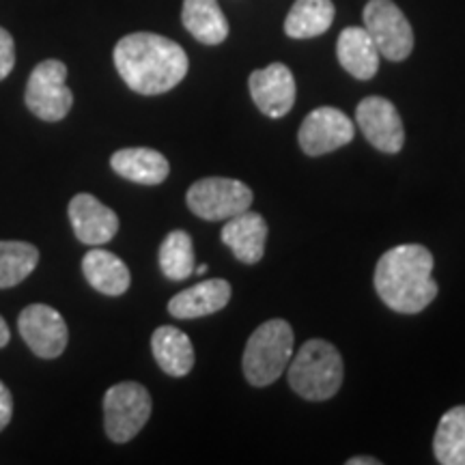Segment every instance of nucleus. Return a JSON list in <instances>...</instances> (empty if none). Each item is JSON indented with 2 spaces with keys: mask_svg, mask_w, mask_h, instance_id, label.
<instances>
[{
  "mask_svg": "<svg viewBox=\"0 0 465 465\" xmlns=\"http://www.w3.org/2000/svg\"><path fill=\"white\" fill-rule=\"evenodd\" d=\"M223 242L235 254L237 261L254 265L263 259L267 242V224L261 213L243 212L240 216L226 220L223 229Z\"/></svg>",
  "mask_w": 465,
  "mask_h": 465,
  "instance_id": "4468645a",
  "label": "nucleus"
},
{
  "mask_svg": "<svg viewBox=\"0 0 465 465\" xmlns=\"http://www.w3.org/2000/svg\"><path fill=\"white\" fill-rule=\"evenodd\" d=\"M336 56L341 65L358 80H371L380 69V50L364 26H349L339 35Z\"/></svg>",
  "mask_w": 465,
  "mask_h": 465,
  "instance_id": "dca6fc26",
  "label": "nucleus"
},
{
  "mask_svg": "<svg viewBox=\"0 0 465 465\" xmlns=\"http://www.w3.org/2000/svg\"><path fill=\"white\" fill-rule=\"evenodd\" d=\"M375 289L383 304L401 315H418L438 298L433 254L420 243H403L377 261Z\"/></svg>",
  "mask_w": 465,
  "mask_h": 465,
  "instance_id": "f03ea898",
  "label": "nucleus"
},
{
  "mask_svg": "<svg viewBox=\"0 0 465 465\" xmlns=\"http://www.w3.org/2000/svg\"><path fill=\"white\" fill-rule=\"evenodd\" d=\"M334 14L332 0H295L284 20V33L291 39L319 37L332 26Z\"/></svg>",
  "mask_w": 465,
  "mask_h": 465,
  "instance_id": "412c9836",
  "label": "nucleus"
},
{
  "mask_svg": "<svg viewBox=\"0 0 465 465\" xmlns=\"http://www.w3.org/2000/svg\"><path fill=\"white\" fill-rule=\"evenodd\" d=\"M15 65V45L14 37L0 28V80H5Z\"/></svg>",
  "mask_w": 465,
  "mask_h": 465,
  "instance_id": "393cba45",
  "label": "nucleus"
},
{
  "mask_svg": "<svg viewBox=\"0 0 465 465\" xmlns=\"http://www.w3.org/2000/svg\"><path fill=\"white\" fill-rule=\"evenodd\" d=\"M356 136V127L351 119L339 108H317L302 121L300 147L306 155H325L330 151L345 147Z\"/></svg>",
  "mask_w": 465,
  "mask_h": 465,
  "instance_id": "9b49d317",
  "label": "nucleus"
},
{
  "mask_svg": "<svg viewBox=\"0 0 465 465\" xmlns=\"http://www.w3.org/2000/svg\"><path fill=\"white\" fill-rule=\"evenodd\" d=\"M151 416V394L136 381L114 383L104 397V427L108 438L125 444L143 431Z\"/></svg>",
  "mask_w": 465,
  "mask_h": 465,
  "instance_id": "39448f33",
  "label": "nucleus"
},
{
  "mask_svg": "<svg viewBox=\"0 0 465 465\" xmlns=\"http://www.w3.org/2000/svg\"><path fill=\"white\" fill-rule=\"evenodd\" d=\"M83 272L93 289L104 295H110V298L124 295L130 289V270H127L124 261L116 254L108 252V250H89L83 259Z\"/></svg>",
  "mask_w": 465,
  "mask_h": 465,
  "instance_id": "a211bd4d",
  "label": "nucleus"
},
{
  "mask_svg": "<svg viewBox=\"0 0 465 465\" xmlns=\"http://www.w3.org/2000/svg\"><path fill=\"white\" fill-rule=\"evenodd\" d=\"M65 80V63L56 61V58H48V61L39 63L26 83V108L37 119L48 121V124H56V121L65 119L74 106V93Z\"/></svg>",
  "mask_w": 465,
  "mask_h": 465,
  "instance_id": "423d86ee",
  "label": "nucleus"
},
{
  "mask_svg": "<svg viewBox=\"0 0 465 465\" xmlns=\"http://www.w3.org/2000/svg\"><path fill=\"white\" fill-rule=\"evenodd\" d=\"M205 272H207V265H196L194 267V274L196 276H203V274H205Z\"/></svg>",
  "mask_w": 465,
  "mask_h": 465,
  "instance_id": "c85d7f7f",
  "label": "nucleus"
},
{
  "mask_svg": "<svg viewBox=\"0 0 465 465\" xmlns=\"http://www.w3.org/2000/svg\"><path fill=\"white\" fill-rule=\"evenodd\" d=\"M433 452L441 465H465V405L452 407L441 416Z\"/></svg>",
  "mask_w": 465,
  "mask_h": 465,
  "instance_id": "4be33fe9",
  "label": "nucleus"
},
{
  "mask_svg": "<svg viewBox=\"0 0 465 465\" xmlns=\"http://www.w3.org/2000/svg\"><path fill=\"white\" fill-rule=\"evenodd\" d=\"M289 383L302 399L328 401L339 392L342 383V358L332 342L306 341L298 356L287 366Z\"/></svg>",
  "mask_w": 465,
  "mask_h": 465,
  "instance_id": "7ed1b4c3",
  "label": "nucleus"
},
{
  "mask_svg": "<svg viewBox=\"0 0 465 465\" xmlns=\"http://www.w3.org/2000/svg\"><path fill=\"white\" fill-rule=\"evenodd\" d=\"M183 26L201 44L218 45L229 37V22L218 0H183Z\"/></svg>",
  "mask_w": 465,
  "mask_h": 465,
  "instance_id": "aec40b11",
  "label": "nucleus"
},
{
  "mask_svg": "<svg viewBox=\"0 0 465 465\" xmlns=\"http://www.w3.org/2000/svg\"><path fill=\"white\" fill-rule=\"evenodd\" d=\"M17 328L35 356L54 360L67 347V323L56 308L48 304H31L22 311Z\"/></svg>",
  "mask_w": 465,
  "mask_h": 465,
  "instance_id": "1a4fd4ad",
  "label": "nucleus"
},
{
  "mask_svg": "<svg viewBox=\"0 0 465 465\" xmlns=\"http://www.w3.org/2000/svg\"><path fill=\"white\" fill-rule=\"evenodd\" d=\"M250 95L261 113L281 119L291 113L295 104L293 74L282 63H272L265 69H257L250 75Z\"/></svg>",
  "mask_w": 465,
  "mask_h": 465,
  "instance_id": "f8f14e48",
  "label": "nucleus"
},
{
  "mask_svg": "<svg viewBox=\"0 0 465 465\" xmlns=\"http://www.w3.org/2000/svg\"><path fill=\"white\" fill-rule=\"evenodd\" d=\"M39 263V250L26 242H0V289L20 284Z\"/></svg>",
  "mask_w": 465,
  "mask_h": 465,
  "instance_id": "5701e85b",
  "label": "nucleus"
},
{
  "mask_svg": "<svg viewBox=\"0 0 465 465\" xmlns=\"http://www.w3.org/2000/svg\"><path fill=\"white\" fill-rule=\"evenodd\" d=\"M110 166L127 182L143 185H158L171 173V164L160 151L147 147L121 149L110 158Z\"/></svg>",
  "mask_w": 465,
  "mask_h": 465,
  "instance_id": "f3484780",
  "label": "nucleus"
},
{
  "mask_svg": "<svg viewBox=\"0 0 465 465\" xmlns=\"http://www.w3.org/2000/svg\"><path fill=\"white\" fill-rule=\"evenodd\" d=\"M11 416H14V399H11L9 388L0 381V431L7 429Z\"/></svg>",
  "mask_w": 465,
  "mask_h": 465,
  "instance_id": "a878e982",
  "label": "nucleus"
},
{
  "mask_svg": "<svg viewBox=\"0 0 465 465\" xmlns=\"http://www.w3.org/2000/svg\"><path fill=\"white\" fill-rule=\"evenodd\" d=\"M160 270L168 281H185L194 274V246L188 232H168L160 246Z\"/></svg>",
  "mask_w": 465,
  "mask_h": 465,
  "instance_id": "b1692460",
  "label": "nucleus"
},
{
  "mask_svg": "<svg viewBox=\"0 0 465 465\" xmlns=\"http://www.w3.org/2000/svg\"><path fill=\"white\" fill-rule=\"evenodd\" d=\"M380 459H371V457H353L349 459L347 465H380Z\"/></svg>",
  "mask_w": 465,
  "mask_h": 465,
  "instance_id": "cd10ccee",
  "label": "nucleus"
},
{
  "mask_svg": "<svg viewBox=\"0 0 465 465\" xmlns=\"http://www.w3.org/2000/svg\"><path fill=\"white\" fill-rule=\"evenodd\" d=\"M151 349H153L155 362L164 373L173 377L188 375L194 366V347L188 334L173 325H162L151 336Z\"/></svg>",
  "mask_w": 465,
  "mask_h": 465,
  "instance_id": "6ab92c4d",
  "label": "nucleus"
},
{
  "mask_svg": "<svg viewBox=\"0 0 465 465\" xmlns=\"http://www.w3.org/2000/svg\"><path fill=\"white\" fill-rule=\"evenodd\" d=\"M356 121L364 138L383 153H399L405 143L403 121L397 106L380 95L364 97L356 108Z\"/></svg>",
  "mask_w": 465,
  "mask_h": 465,
  "instance_id": "9d476101",
  "label": "nucleus"
},
{
  "mask_svg": "<svg viewBox=\"0 0 465 465\" xmlns=\"http://www.w3.org/2000/svg\"><path fill=\"white\" fill-rule=\"evenodd\" d=\"M67 212L75 237L86 246H104L119 231L116 213L93 194H75Z\"/></svg>",
  "mask_w": 465,
  "mask_h": 465,
  "instance_id": "ddd939ff",
  "label": "nucleus"
},
{
  "mask_svg": "<svg viewBox=\"0 0 465 465\" xmlns=\"http://www.w3.org/2000/svg\"><path fill=\"white\" fill-rule=\"evenodd\" d=\"M11 339V332H9V325L5 322L3 317H0V347H5Z\"/></svg>",
  "mask_w": 465,
  "mask_h": 465,
  "instance_id": "bb28decb",
  "label": "nucleus"
},
{
  "mask_svg": "<svg viewBox=\"0 0 465 465\" xmlns=\"http://www.w3.org/2000/svg\"><path fill=\"white\" fill-rule=\"evenodd\" d=\"M364 28L388 61H405L414 50L411 25L392 0H371L364 7Z\"/></svg>",
  "mask_w": 465,
  "mask_h": 465,
  "instance_id": "6e6552de",
  "label": "nucleus"
},
{
  "mask_svg": "<svg viewBox=\"0 0 465 465\" xmlns=\"http://www.w3.org/2000/svg\"><path fill=\"white\" fill-rule=\"evenodd\" d=\"M185 201L194 216L218 223L248 212L252 205V190L237 179L205 177L192 185Z\"/></svg>",
  "mask_w": 465,
  "mask_h": 465,
  "instance_id": "0eeeda50",
  "label": "nucleus"
},
{
  "mask_svg": "<svg viewBox=\"0 0 465 465\" xmlns=\"http://www.w3.org/2000/svg\"><path fill=\"white\" fill-rule=\"evenodd\" d=\"M231 300V284L223 278L203 281L168 302V312L177 319H199L223 311Z\"/></svg>",
  "mask_w": 465,
  "mask_h": 465,
  "instance_id": "2eb2a0df",
  "label": "nucleus"
},
{
  "mask_svg": "<svg viewBox=\"0 0 465 465\" xmlns=\"http://www.w3.org/2000/svg\"><path fill=\"white\" fill-rule=\"evenodd\" d=\"M114 67L132 91L162 95L185 78L188 54L162 35L132 33L114 45Z\"/></svg>",
  "mask_w": 465,
  "mask_h": 465,
  "instance_id": "f257e3e1",
  "label": "nucleus"
},
{
  "mask_svg": "<svg viewBox=\"0 0 465 465\" xmlns=\"http://www.w3.org/2000/svg\"><path fill=\"white\" fill-rule=\"evenodd\" d=\"M293 358V328L284 319H270L254 330L243 349V375L257 388L281 377Z\"/></svg>",
  "mask_w": 465,
  "mask_h": 465,
  "instance_id": "20e7f679",
  "label": "nucleus"
}]
</instances>
